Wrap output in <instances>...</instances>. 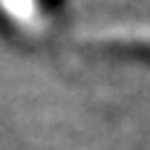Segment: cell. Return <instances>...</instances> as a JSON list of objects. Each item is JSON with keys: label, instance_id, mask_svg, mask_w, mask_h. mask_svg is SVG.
<instances>
[{"label": "cell", "instance_id": "1", "mask_svg": "<svg viewBox=\"0 0 150 150\" xmlns=\"http://www.w3.org/2000/svg\"><path fill=\"white\" fill-rule=\"evenodd\" d=\"M110 49H115V52H121V55H139V58H150V38H144V35H115V38H107L104 40Z\"/></svg>", "mask_w": 150, "mask_h": 150}]
</instances>
